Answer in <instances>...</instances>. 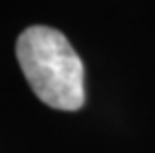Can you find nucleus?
Returning <instances> with one entry per match:
<instances>
[{"label":"nucleus","instance_id":"f257e3e1","mask_svg":"<svg viewBox=\"0 0 155 153\" xmlns=\"http://www.w3.org/2000/svg\"><path fill=\"white\" fill-rule=\"evenodd\" d=\"M15 50L21 70L39 100L59 111L81 109L85 103L83 61L59 30L26 28L18 35Z\"/></svg>","mask_w":155,"mask_h":153}]
</instances>
